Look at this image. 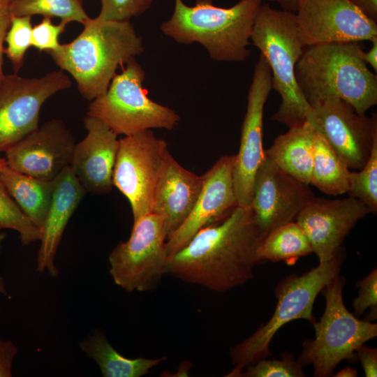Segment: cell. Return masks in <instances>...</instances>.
I'll return each instance as SVG.
<instances>
[{
  "mask_svg": "<svg viewBox=\"0 0 377 377\" xmlns=\"http://www.w3.org/2000/svg\"><path fill=\"white\" fill-rule=\"evenodd\" d=\"M262 240L251 207L237 206L170 256L165 274L214 291H228L253 278Z\"/></svg>",
  "mask_w": 377,
  "mask_h": 377,
  "instance_id": "1",
  "label": "cell"
},
{
  "mask_svg": "<svg viewBox=\"0 0 377 377\" xmlns=\"http://www.w3.org/2000/svg\"><path fill=\"white\" fill-rule=\"evenodd\" d=\"M72 41L49 53L76 81L80 94L93 101L108 89L116 71L144 52L142 38L128 22L89 18Z\"/></svg>",
  "mask_w": 377,
  "mask_h": 377,
  "instance_id": "2",
  "label": "cell"
},
{
  "mask_svg": "<svg viewBox=\"0 0 377 377\" xmlns=\"http://www.w3.org/2000/svg\"><path fill=\"white\" fill-rule=\"evenodd\" d=\"M362 52L358 42L305 47L295 74L310 106L337 97L364 114L377 104V76L363 60Z\"/></svg>",
  "mask_w": 377,
  "mask_h": 377,
  "instance_id": "3",
  "label": "cell"
},
{
  "mask_svg": "<svg viewBox=\"0 0 377 377\" xmlns=\"http://www.w3.org/2000/svg\"><path fill=\"white\" fill-rule=\"evenodd\" d=\"M263 0H239L230 8L212 0H195L193 6L175 0L171 17L161 31L177 43H198L217 61L239 62L251 54L248 47L256 17Z\"/></svg>",
  "mask_w": 377,
  "mask_h": 377,
  "instance_id": "4",
  "label": "cell"
},
{
  "mask_svg": "<svg viewBox=\"0 0 377 377\" xmlns=\"http://www.w3.org/2000/svg\"><path fill=\"white\" fill-rule=\"evenodd\" d=\"M251 40L266 59L272 89L281 98L272 119L288 128L303 124L311 114V107L295 79V66L306 47L298 33L295 13L274 9L263 2L256 17Z\"/></svg>",
  "mask_w": 377,
  "mask_h": 377,
  "instance_id": "5",
  "label": "cell"
},
{
  "mask_svg": "<svg viewBox=\"0 0 377 377\" xmlns=\"http://www.w3.org/2000/svg\"><path fill=\"white\" fill-rule=\"evenodd\" d=\"M343 258L341 248L327 262L300 276L289 275L279 283L275 289L278 302L272 316L251 336L231 348L230 356L235 367L227 376H239L243 369L270 355L271 341L284 325L302 318L312 325L316 321L312 314L316 297L339 275Z\"/></svg>",
  "mask_w": 377,
  "mask_h": 377,
  "instance_id": "6",
  "label": "cell"
},
{
  "mask_svg": "<svg viewBox=\"0 0 377 377\" xmlns=\"http://www.w3.org/2000/svg\"><path fill=\"white\" fill-rule=\"evenodd\" d=\"M346 280L337 276L320 291L326 306L318 322L313 325L316 337L306 340L299 362L312 365L313 376H331L337 365L343 360H353L356 350L377 335V325L361 320L349 312L343 301Z\"/></svg>",
  "mask_w": 377,
  "mask_h": 377,
  "instance_id": "7",
  "label": "cell"
},
{
  "mask_svg": "<svg viewBox=\"0 0 377 377\" xmlns=\"http://www.w3.org/2000/svg\"><path fill=\"white\" fill-rule=\"evenodd\" d=\"M145 73L134 59L114 76L107 91L94 99L87 114L105 123L117 135L125 136L152 129H174L179 114L151 101L142 84Z\"/></svg>",
  "mask_w": 377,
  "mask_h": 377,
  "instance_id": "8",
  "label": "cell"
},
{
  "mask_svg": "<svg viewBox=\"0 0 377 377\" xmlns=\"http://www.w3.org/2000/svg\"><path fill=\"white\" fill-rule=\"evenodd\" d=\"M163 219L151 212L133 222L128 240L110 253V273L124 290L144 292L155 288L165 274L168 260Z\"/></svg>",
  "mask_w": 377,
  "mask_h": 377,
  "instance_id": "9",
  "label": "cell"
},
{
  "mask_svg": "<svg viewBox=\"0 0 377 377\" xmlns=\"http://www.w3.org/2000/svg\"><path fill=\"white\" fill-rule=\"evenodd\" d=\"M168 151L167 142L151 129L119 140L113 186L128 200L133 222L151 212L154 188Z\"/></svg>",
  "mask_w": 377,
  "mask_h": 377,
  "instance_id": "10",
  "label": "cell"
},
{
  "mask_svg": "<svg viewBox=\"0 0 377 377\" xmlns=\"http://www.w3.org/2000/svg\"><path fill=\"white\" fill-rule=\"evenodd\" d=\"M71 86L70 77L61 69L40 77L5 75L0 82V152L37 128L44 103Z\"/></svg>",
  "mask_w": 377,
  "mask_h": 377,
  "instance_id": "11",
  "label": "cell"
},
{
  "mask_svg": "<svg viewBox=\"0 0 377 377\" xmlns=\"http://www.w3.org/2000/svg\"><path fill=\"white\" fill-rule=\"evenodd\" d=\"M308 121L344 161L350 169L360 170L377 140V119L367 117L337 97L311 106Z\"/></svg>",
  "mask_w": 377,
  "mask_h": 377,
  "instance_id": "12",
  "label": "cell"
},
{
  "mask_svg": "<svg viewBox=\"0 0 377 377\" xmlns=\"http://www.w3.org/2000/svg\"><path fill=\"white\" fill-rule=\"evenodd\" d=\"M272 74L268 63L260 54L255 64L247 96L240 145L234 155L232 178L237 205L250 207L254 179L265 157L263 149L264 107L272 89Z\"/></svg>",
  "mask_w": 377,
  "mask_h": 377,
  "instance_id": "13",
  "label": "cell"
},
{
  "mask_svg": "<svg viewBox=\"0 0 377 377\" xmlns=\"http://www.w3.org/2000/svg\"><path fill=\"white\" fill-rule=\"evenodd\" d=\"M313 197L309 184L285 173L265 154L255 176L250 205L261 238L293 221Z\"/></svg>",
  "mask_w": 377,
  "mask_h": 377,
  "instance_id": "14",
  "label": "cell"
},
{
  "mask_svg": "<svg viewBox=\"0 0 377 377\" xmlns=\"http://www.w3.org/2000/svg\"><path fill=\"white\" fill-rule=\"evenodd\" d=\"M295 19L305 46L377 39L376 22L349 0H304L295 12Z\"/></svg>",
  "mask_w": 377,
  "mask_h": 377,
  "instance_id": "15",
  "label": "cell"
},
{
  "mask_svg": "<svg viewBox=\"0 0 377 377\" xmlns=\"http://www.w3.org/2000/svg\"><path fill=\"white\" fill-rule=\"evenodd\" d=\"M59 119L45 121L5 151L8 166L24 175L53 181L70 165L75 145Z\"/></svg>",
  "mask_w": 377,
  "mask_h": 377,
  "instance_id": "16",
  "label": "cell"
},
{
  "mask_svg": "<svg viewBox=\"0 0 377 377\" xmlns=\"http://www.w3.org/2000/svg\"><path fill=\"white\" fill-rule=\"evenodd\" d=\"M369 213L357 198H316L299 212L296 223L307 237L320 263L330 260L356 223Z\"/></svg>",
  "mask_w": 377,
  "mask_h": 377,
  "instance_id": "17",
  "label": "cell"
},
{
  "mask_svg": "<svg viewBox=\"0 0 377 377\" xmlns=\"http://www.w3.org/2000/svg\"><path fill=\"white\" fill-rule=\"evenodd\" d=\"M233 162L234 155L223 156L202 175V187L191 212L166 241L168 258L184 247L200 229L221 221L238 206L233 184Z\"/></svg>",
  "mask_w": 377,
  "mask_h": 377,
  "instance_id": "18",
  "label": "cell"
},
{
  "mask_svg": "<svg viewBox=\"0 0 377 377\" xmlns=\"http://www.w3.org/2000/svg\"><path fill=\"white\" fill-rule=\"evenodd\" d=\"M83 121L87 133L75 144L70 167L86 192L106 194L114 186L117 135L96 117L87 114Z\"/></svg>",
  "mask_w": 377,
  "mask_h": 377,
  "instance_id": "19",
  "label": "cell"
},
{
  "mask_svg": "<svg viewBox=\"0 0 377 377\" xmlns=\"http://www.w3.org/2000/svg\"><path fill=\"white\" fill-rule=\"evenodd\" d=\"M202 184V175L187 170L167 152L154 188L151 209V212L163 219L167 239L191 212Z\"/></svg>",
  "mask_w": 377,
  "mask_h": 377,
  "instance_id": "20",
  "label": "cell"
},
{
  "mask_svg": "<svg viewBox=\"0 0 377 377\" xmlns=\"http://www.w3.org/2000/svg\"><path fill=\"white\" fill-rule=\"evenodd\" d=\"M50 207L40 230V244L36 258V271L52 277L59 275L54 259L64 232L73 214L81 202L86 191L70 165L53 180Z\"/></svg>",
  "mask_w": 377,
  "mask_h": 377,
  "instance_id": "21",
  "label": "cell"
},
{
  "mask_svg": "<svg viewBox=\"0 0 377 377\" xmlns=\"http://www.w3.org/2000/svg\"><path fill=\"white\" fill-rule=\"evenodd\" d=\"M315 128L306 121L279 136L265 154L285 173L310 185Z\"/></svg>",
  "mask_w": 377,
  "mask_h": 377,
  "instance_id": "22",
  "label": "cell"
},
{
  "mask_svg": "<svg viewBox=\"0 0 377 377\" xmlns=\"http://www.w3.org/2000/svg\"><path fill=\"white\" fill-rule=\"evenodd\" d=\"M78 345L88 357L96 362L103 377H140L166 359L124 357L109 343L105 334L98 330L90 332Z\"/></svg>",
  "mask_w": 377,
  "mask_h": 377,
  "instance_id": "23",
  "label": "cell"
},
{
  "mask_svg": "<svg viewBox=\"0 0 377 377\" xmlns=\"http://www.w3.org/2000/svg\"><path fill=\"white\" fill-rule=\"evenodd\" d=\"M0 177L22 212L41 230L52 200L53 181H45L17 172L8 165L0 170Z\"/></svg>",
  "mask_w": 377,
  "mask_h": 377,
  "instance_id": "24",
  "label": "cell"
},
{
  "mask_svg": "<svg viewBox=\"0 0 377 377\" xmlns=\"http://www.w3.org/2000/svg\"><path fill=\"white\" fill-rule=\"evenodd\" d=\"M350 170L344 161L315 129L310 184L328 195L346 193Z\"/></svg>",
  "mask_w": 377,
  "mask_h": 377,
  "instance_id": "25",
  "label": "cell"
},
{
  "mask_svg": "<svg viewBox=\"0 0 377 377\" xmlns=\"http://www.w3.org/2000/svg\"><path fill=\"white\" fill-rule=\"evenodd\" d=\"M313 252L311 244L296 222L282 225L267 235L260 243L257 256L260 261H284L293 265L302 256Z\"/></svg>",
  "mask_w": 377,
  "mask_h": 377,
  "instance_id": "26",
  "label": "cell"
},
{
  "mask_svg": "<svg viewBox=\"0 0 377 377\" xmlns=\"http://www.w3.org/2000/svg\"><path fill=\"white\" fill-rule=\"evenodd\" d=\"M8 8L14 16L40 15L82 24L90 18L83 8L82 0H13Z\"/></svg>",
  "mask_w": 377,
  "mask_h": 377,
  "instance_id": "27",
  "label": "cell"
},
{
  "mask_svg": "<svg viewBox=\"0 0 377 377\" xmlns=\"http://www.w3.org/2000/svg\"><path fill=\"white\" fill-rule=\"evenodd\" d=\"M11 229L17 232L22 246L40 241L38 229L12 198L0 177V229Z\"/></svg>",
  "mask_w": 377,
  "mask_h": 377,
  "instance_id": "28",
  "label": "cell"
},
{
  "mask_svg": "<svg viewBox=\"0 0 377 377\" xmlns=\"http://www.w3.org/2000/svg\"><path fill=\"white\" fill-rule=\"evenodd\" d=\"M349 197L357 198L368 208L369 213L377 211V140L374 142L369 158L358 172L350 171Z\"/></svg>",
  "mask_w": 377,
  "mask_h": 377,
  "instance_id": "29",
  "label": "cell"
},
{
  "mask_svg": "<svg viewBox=\"0 0 377 377\" xmlns=\"http://www.w3.org/2000/svg\"><path fill=\"white\" fill-rule=\"evenodd\" d=\"M31 16L12 15L5 38L4 53L10 61L14 73L22 68L27 50L31 46Z\"/></svg>",
  "mask_w": 377,
  "mask_h": 377,
  "instance_id": "30",
  "label": "cell"
},
{
  "mask_svg": "<svg viewBox=\"0 0 377 377\" xmlns=\"http://www.w3.org/2000/svg\"><path fill=\"white\" fill-rule=\"evenodd\" d=\"M239 376L246 377H302V364L290 353H284L282 360L263 358L246 367Z\"/></svg>",
  "mask_w": 377,
  "mask_h": 377,
  "instance_id": "31",
  "label": "cell"
},
{
  "mask_svg": "<svg viewBox=\"0 0 377 377\" xmlns=\"http://www.w3.org/2000/svg\"><path fill=\"white\" fill-rule=\"evenodd\" d=\"M154 0H101L98 21L128 22L151 7Z\"/></svg>",
  "mask_w": 377,
  "mask_h": 377,
  "instance_id": "32",
  "label": "cell"
},
{
  "mask_svg": "<svg viewBox=\"0 0 377 377\" xmlns=\"http://www.w3.org/2000/svg\"><path fill=\"white\" fill-rule=\"evenodd\" d=\"M69 22L61 20L54 24L51 18L44 17L43 20L32 28L31 46L40 52L47 51L48 53L57 50L59 46V36L65 31Z\"/></svg>",
  "mask_w": 377,
  "mask_h": 377,
  "instance_id": "33",
  "label": "cell"
},
{
  "mask_svg": "<svg viewBox=\"0 0 377 377\" xmlns=\"http://www.w3.org/2000/svg\"><path fill=\"white\" fill-rule=\"evenodd\" d=\"M358 295L353 302L354 315L361 316L370 308L371 320L376 318L377 314V269H374L367 276L357 283Z\"/></svg>",
  "mask_w": 377,
  "mask_h": 377,
  "instance_id": "34",
  "label": "cell"
},
{
  "mask_svg": "<svg viewBox=\"0 0 377 377\" xmlns=\"http://www.w3.org/2000/svg\"><path fill=\"white\" fill-rule=\"evenodd\" d=\"M17 353L18 348L13 341L0 339V377L13 376V363Z\"/></svg>",
  "mask_w": 377,
  "mask_h": 377,
  "instance_id": "35",
  "label": "cell"
},
{
  "mask_svg": "<svg viewBox=\"0 0 377 377\" xmlns=\"http://www.w3.org/2000/svg\"><path fill=\"white\" fill-rule=\"evenodd\" d=\"M357 355L360 360L362 367L367 377H376L377 376V350L362 345L356 350Z\"/></svg>",
  "mask_w": 377,
  "mask_h": 377,
  "instance_id": "36",
  "label": "cell"
},
{
  "mask_svg": "<svg viewBox=\"0 0 377 377\" xmlns=\"http://www.w3.org/2000/svg\"><path fill=\"white\" fill-rule=\"evenodd\" d=\"M11 18L12 15L8 8L0 9V82L5 76L3 71V43L5 42L6 35L10 25Z\"/></svg>",
  "mask_w": 377,
  "mask_h": 377,
  "instance_id": "37",
  "label": "cell"
},
{
  "mask_svg": "<svg viewBox=\"0 0 377 377\" xmlns=\"http://www.w3.org/2000/svg\"><path fill=\"white\" fill-rule=\"evenodd\" d=\"M365 16L376 22L377 0H349Z\"/></svg>",
  "mask_w": 377,
  "mask_h": 377,
  "instance_id": "38",
  "label": "cell"
},
{
  "mask_svg": "<svg viewBox=\"0 0 377 377\" xmlns=\"http://www.w3.org/2000/svg\"><path fill=\"white\" fill-rule=\"evenodd\" d=\"M372 46L368 52H362V59L367 64L377 71V39L371 41Z\"/></svg>",
  "mask_w": 377,
  "mask_h": 377,
  "instance_id": "39",
  "label": "cell"
},
{
  "mask_svg": "<svg viewBox=\"0 0 377 377\" xmlns=\"http://www.w3.org/2000/svg\"><path fill=\"white\" fill-rule=\"evenodd\" d=\"M278 3L283 10L295 13L304 0H267Z\"/></svg>",
  "mask_w": 377,
  "mask_h": 377,
  "instance_id": "40",
  "label": "cell"
},
{
  "mask_svg": "<svg viewBox=\"0 0 377 377\" xmlns=\"http://www.w3.org/2000/svg\"><path fill=\"white\" fill-rule=\"evenodd\" d=\"M357 376V372L355 369L350 368L349 367L343 369L339 371L334 376L336 377H356Z\"/></svg>",
  "mask_w": 377,
  "mask_h": 377,
  "instance_id": "41",
  "label": "cell"
},
{
  "mask_svg": "<svg viewBox=\"0 0 377 377\" xmlns=\"http://www.w3.org/2000/svg\"><path fill=\"white\" fill-rule=\"evenodd\" d=\"M0 294L6 295L8 294L6 282L2 276L0 275Z\"/></svg>",
  "mask_w": 377,
  "mask_h": 377,
  "instance_id": "42",
  "label": "cell"
},
{
  "mask_svg": "<svg viewBox=\"0 0 377 377\" xmlns=\"http://www.w3.org/2000/svg\"><path fill=\"white\" fill-rule=\"evenodd\" d=\"M13 0H0V9L8 8Z\"/></svg>",
  "mask_w": 377,
  "mask_h": 377,
  "instance_id": "43",
  "label": "cell"
},
{
  "mask_svg": "<svg viewBox=\"0 0 377 377\" xmlns=\"http://www.w3.org/2000/svg\"><path fill=\"white\" fill-rule=\"evenodd\" d=\"M6 237V232L0 229V254L1 253L2 244Z\"/></svg>",
  "mask_w": 377,
  "mask_h": 377,
  "instance_id": "44",
  "label": "cell"
},
{
  "mask_svg": "<svg viewBox=\"0 0 377 377\" xmlns=\"http://www.w3.org/2000/svg\"><path fill=\"white\" fill-rule=\"evenodd\" d=\"M7 165H8L6 158H0V170L6 167Z\"/></svg>",
  "mask_w": 377,
  "mask_h": 377,
  "instance_id": "45",
  "label": "cell"
}]
</instances>
